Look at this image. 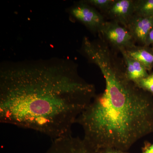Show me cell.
Instances as JSON below:
<instances>
[{"mask_svg":"<svg viewBox=\"0 0 153 153\" xmlns=\"http://www.w3.org/2000/svg\"><path fill=\"white\" fill-rule=\"evenodd\" d=\"M70 59L25 60L0 68V121L34 130L53 140L71 128L96 94Z\"/></svg>","mask_w":153,"mask_h":153,"instance_id":"obj_1","label":"cell"},{"mask_svg":"<svg viewBox=\"0 0 153 153\" xmlns=\"http://www.w3.org/2000/svg\"><path fill=\"white\" fill-rule=\"evenodd\" d=\"M105 13L111 21L127 28L134 15V0H114Z\"/></svg>","mask_w":153,"mask_h":153,"instance_id":"obj_6","label":"cell"},{"mask_svg":"<svg viewBox=\"0 0 153 153\" xmlns=\"http://www.w3.org/2000/svg\"><path fill=\"white\" fill-rule=\"evenodd\" d=\"M44 153H95L83 139L72 135L53 140L52 144Z\"/></svg>","mask_w":153,"mask_h":153,"instance_id":"obj_5","label":"cell"},{"mask_svg":"<svg viewBox=\"0 0 153 153\" xmlns=\"http://www.w3.org/2000/svg\"><path fill=\"white\" fill-rule=\"evenodd\" d=\"M115 53L102 44L88 54V61L103 74L105 88L96 95L76 123L83 129L84 141L95 153L106 148L127 152L153 132L152 94L128 79L125 65Z\"/></svg>","mask_w":153,"mask_h":153,"instance_id":"obj_2","label":"cell"},{"mask_svg":"<svg viewBox=\"0 0 153 153\" xmlns=\"http://www.w3.org/2000/svg\"><path fill=\"white\" fill-rule=\"evenodd\" d=\"M153 44V28L150 31L146 39V42L144 46L149 47L150 45Z\"/></svg>","mask_w":153,"mask_h":153,"instance_id":"obj_14","label":"cell"},{"mask_svg":"<svg viewBox=\"0 0 153 153\" xmlns=\"http://www.w3.org/2000/svg\"><path fill=\"white\" fill-rule=\"evenodd\" d=\"M153 28V17L143 18L136 15H134L127 27L135 42L143 46L148 34Z\"/></svg>","mask_w":153,"mask_h":153,"instance_id":"obj_7","label":"cell"},{"mask_svg":"<svg viewBox=\"0 0 153 153\" xmlns=\"http://www.w3.org/2000/svg\"><path fill=\"white\" fill-rule=\"evenodd\" d=\"M134 15L143 18L153 17V0H134Z\"/></svg>","mask_w":153,"mask_h":153,"instance_id":"obj_10","label":"cell"},{"mask_svg":"<svg viewBox=\"0 0 153 153\" xmlns=\"http://www.w3.org/2000/svg\"><path fill=\"white\" fill-rule=\"evenodd\" d=\"M70 13L74 19L94 33L100 34L106 21L104 17L95 8L80 1L71 7Z\"/></svg>","mask_w":153,"mask_h":153,"instance_id":"obj_4","label":"cell"},{"mask_svg":"<svg viewBox=\"0 0 153 153\" xmlns=\"http://www.w3.org/2000/svg\"><path fill=\"white\" fill-rule=\"evenodd\" d=\"M152 49L153 50V44H152Z\"/></svg>","mask_w":153,"mask_h":153,"instance_id":"obj_16","label":"cell"},{"mask_svg":"<svg viewBox=\"0 0 153 153\" xmlns=\"http://www.w3.org/2000/svg\"><path fill=\"white\" fill-rule=\"evenodd\" d=\"M99 36L110 47L119 51L135 46V42L127 28L117 22L106 21Z\"/></svg>","mask_w":153,"mask_h":153,"instance_id":"obj_3","label":"cell"},{"mask_svg":"<svg viewBox=\"0 0 153 153\" xmlns=\"http://www.w3.org/2000/svg\"><path fill=\"white\" fill-rule=\"evenodd\" d=\"M136 85L146 92L153 94V72L146 77L134 82Z\"/></svg>","mask_w":153,"mask_h":153,"instance_id":"obj_11","label":"cell"},{"mask_svg":"<svg viewBox=\"0 0 153 153\" xmlns=\"http://www.w3.org/2000/svg\"><path fill=\"white\" fill-rule=\"evenodd\" d=\"M141 153H153V143H146Z\"/></svg>","mask_w":153,"mask_h":153,"instance_id":"obj_15","label":"cell"},{"mask_svg":"<svg viewBox=\"0 0 153 153\" xmlns=\"http://www.w3.org/2000/svg\"><path fill=\"white\" fill-rule=\"evenodd\" d=\"M96 153H129L127 152H124L113 148H106L101 149L97 151Z\"/></svg>","mask_w":153,"mask_h":153,"instance_id":"obj_13","label":"cell"},{"mask_svg":"<svg viewBox=\"0 0 153 153\" xmlns=\"http://www.w3.org/2000/svg\"><path fill=\"white\" fill-rule=\"evenodd\" d=\"M125 65L126 74L129 80L133 82L146 77L149 74L146 68L142 63L127 55L124 49L119 50Z\"/></svg>","mask_w":153,"mask_h":153,"instance_id":"obj_8","label":"cell"},{"mask_svg":"<svg viewBox=\"0 0 153 153\" xmlns=\"http://www.w3.org/2000/svg\"><path fill=\"white\" fill-rule=\"evenodd\" d=\"M130 57L137 60L145 66L148 71L153 68V50L149 47H139L136 45L125 49Z\"/></svg>","mask_w":153,"mask_h":153,"instance_id":"obj_9","label":"cell"},{"mask_svg":"<svg viewBox=\"0 0 153 153\" xmlns=\"http://www.w3.org/2000/svg\"><path fill=\"white\" fill-rule=\"evenodd\" d=\"M85 3L97 8L105 13L108 9L114 0H85Z\"/></svg>","mask_w":153,"mask_h":153,"instance_id":"obj_12","label":"cell"}]
</instances>
